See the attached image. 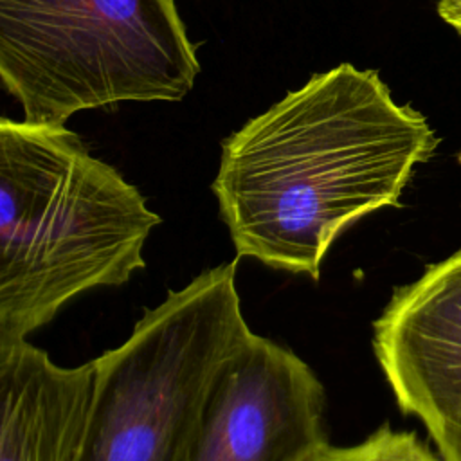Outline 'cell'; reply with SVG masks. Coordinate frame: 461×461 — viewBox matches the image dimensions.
I'll use <instances>...</instances> for the list:
<instances>
[{"label": "cell", "instance_id": "obj_1", "mask_svg": "<svg viewBox=\"0 0 461 461\" xmlns=\"http://www.w3.org/2000/svg\"><path fill=\"white\" fill-rule=\"evenodd\" d=\"M436 146L375 70L340 63L227 137L211 187L238 258L317 281L335 240L398 205Z\"/></svg>", "mask_w": 461, "mask_h": 461}, {"label": "cell", "instance_id": "obj_2", "mask_svg": "<svg viewBox=\"0 0 461 461\" xmlns=\"http://www.w3.org/2000/svg\"><path fill=\"white\" fill-rule=\"evenodd\" d=\"M160 223L140 191L65 124L0 119V348L67 303L146 267Z\"/></svg>", "mask_w": 461, "mask_h": 461}, {"label": "cell", "instance_id": "obj_3", "mask_svg": "<svg viewBox=\"0 0 461 461\" xmlns=\"http://www.w3.org/2000/svg\"><path fill=\"white\" fill-rule=\"evenodd\" d=\"M249 328L236 261L207 268L94 358L76 461H185L207 402Z\"/></svg>", "mask_w": 461, "mask_h": 461}, {"label": "cell", "instance_id": "obj_4", "mask_svg": "<svg viewBox=\"0 0 461 461\" xmlns=\"http://www.w3.org/2000/svg\"><path fill=\"white\" fill-rule=\"evenodd\" d=\"M198 72L175 0H0V79L27 122L180 101Z\"/></svg>", "mask_w": 461, "mask_h": 461}, {"label": "cell", "instance_id": "obj_5", "mask_svg": "<svg viewBox=\"0 0 461 461\" xmlns=\"http://www.w3.org/2000/svg\"><path fill=\"white\" fill-rule=\"evenodd\" d=\"M324 409L313 369L250 331L220 375L185 461H304L330 441Z\"/></svg>", "mask_w": 461, "mask_h": 461}, {"label": "cell", "instance_id": "obj_6", "mask_svg": "<svg viewBox=\"0 0 461 461\" xmlns=\"http://www.w3.org/2000/svg\"><path fill=\"white\" fill-rule=\"evenodd\" d=\"M378 366L443 461H461V250L398 286L373 322Z\"/></svg>", "mask_w": 461, "mask_h": 461}, {"label": "cell", "instance_id": "obj_7", "mask_svg": "<svg viewBox=\"0 0 461 461\" xmlns=\"http://www.w3.org/2000/svg\"><path fill=\"white\" fill-rule=\"evenodd\" d=\"M94 362L61 367L29 340L0 348V461H76Z\"/></svg>", "mask_w": 461, "mask_h": 461}, {"label": "cell", "instance_id": "obj_8", "mask_svg": "<svg viewBox=\"0 0 461 461\" xmlns=\"http://www.w3.org/2000/svg\"><path fill=\"white\" fill-rule=\"evenodd\" d=\"M304 461H439L414 432L382 425L364 441L337 447L330 441Z\"/></svg>", "mask_w": 461, "mask_h": 461}, {"label": "cell", "instance_id": "obj_9", "mask_svg": "<svg viewBox=\"0 0 461 461\" xmlns=\"http://www.w3.org/2000/svg\"><path fill=\"white\" fill-rule=\"evenodd\" d=\"M438 13L450 27L461 32V0H439Z\"/></svg>", "mask_w": 461, "mask_h": 461}]
</instances>
